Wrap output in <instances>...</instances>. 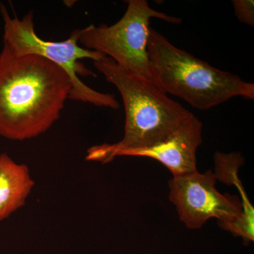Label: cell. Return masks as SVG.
Returning <instances> with one entry per match:
<instances>
[{"label":"cell","instance_id":"52a82bcc","mask_svg":"<svg viewBox=\"0 0 254 254\" xmlns=\"http://www.w3.org/2000/svg\"><path fill=\"white\" fill-rule=\"evenodd\" d=\"M203 125L193 114L165 139L147 148L122 152L118 156L147 157L165 165L173 177L197 171L196 151L202 143Z\"/></svg>","mask_w":254,"mask_h":254},{"label":"cell","instance_id":"30bf717a","mask_svg":"<svg viewBox=\"0 0 254 254\" xmlns=\"http://www.w3.org/2000/svg\"><path fill=\"white\" fill-rule=\"evenodd\" d=\"M235 16L244 24L254 26V1L253 0H233Z\"/></svg>","mask_w":254,"mask_h":254},{"label":"cell","instance_id":"9c48e42d","mask_svg":"<svg viewBox=\"0 0 254 254\" xmlns=\"http://www.w3.org/2000/svg\"><path fill=\"white\" fill-rule=\"evenodd\" d=\"M243 156L240 153H222L217 152L215 155V177L217 180L228 185H234L242 195V216L231 225L224 227L223 230L231 232L234 236L241 237L245 245L254 240V209L247 197L238 177V170L243 165Z\"/></svg>","mask_w":254,"mask_h":254},{"label":"cell","instance_id":"ba28073f","mask_svg":"<svg viewBox=\"0 0 254 254\" xmlns=\"http://www.w3.org/2000/svg\"><path fill=\"white\" fill-rule=\"evenodd\" d=\"M34 185L27 165L0 155V222L25 205Z\"/></svg>","mask_w":254,"mask_h":254},{"label":"cell","instance_id":"7a4b0ae2","mask_svg":"<svg viewBox=\"0 0 254 254\" xmlns=\"http://www.w3.org/2000/svg\"><path fill=\"white\" fill-rule=\"evenodd\" d=\"M94 66L121 95L125 112V134L118 143L90 148L88 160L110 163L125 150L151 146L165 139L193 114L148 78L124 69L107 57L94 62Z\"/></svg>","mask_w":254,"mask_h":254},{"label":"cell","instance_id":"6da1fadb","mask_svg":"<svg viewBox=\"0 0 254 254\" xmlns=\"http://www.w3.org/2000/svg\"><path fill=\"white\" fill-rule=\"evenodd\" d=\"M72 85L63 69L35 55L19 56L4 46L0 53V136L32 139L60 118Z\"/></svg>","mask_w":254,"mask_h":254},{"label":"cell","instance_id":"5b68a950","mask_svg":"<svg viewBox=\"0 0 254 254\" xmlns=\"http://www.w3.org/2000/svg\"><path fill=\"white\" fill-rule=\"evenodd\" d=\"M126 2V11L118 22L110 26L92 24L78 29V43L156 84L148 54L150 20L158 18L177 24L182 19L153 9L146 0H128Z\"/></svg>","mask_w":254,"mask_h":254},{"label":"cell","instance_id":"3957f363","mask_svg":"<svg viewBox=\"0 0 254 254\" xmlns=\"http://www.w3.org/2000/svg\"><path fill=\"white\" fill-rule=\"evenodd\" d=\"M148 54L157 86L195 109H210L235 97L254 99V83L177 48L153 27Z\"/></svg>","mask_w":254,"mask_h":254},{"label":"cell","instance_id":"277c9868","mask_svg":"<svg viewBox=\"0 0 254 254\" xmlns=\"http://www.w3.org/2000/svg\"><path fill=\"white\" fill-rule=\"evenodd\" d=\"M1 12L4 20V46L19 56L38 55L60 66L68 75L72 85L68 99L101 108H120V103L115 95L95 91L78 77L79 74L93 75L91 70L79 63L80 60L90 59L94 63L106 57L80 46L79 30L73 31L65 41H45L37 35L33 13H28L21 18L11 17L2 4Z\"/></svg>","mask_w":254,"mask_h":254},{"label":"cell","instance_id":"8992f818","mask_svg":"<svg viewBox=\"0 0 254 254\" xmlns=\"http://www.w3.org/2000/svg\"><path fill=\"white\" fill-rule=\"evenodd\" d=\"M216 177L211 170H198L169 182L170 201L176 206L180 220L188 229L198 230L211 218L222 227L242 216V203L237 196L223 195L215 188Z\"/></svg>","mask_w":254,"mask_h":254}]
</instances>
